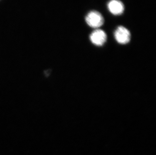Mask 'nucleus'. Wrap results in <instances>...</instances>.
Returning <instances> with one entry per match:
<instances>
[{"instance_id":"1","label":"nucleus","mask_w":156,"mask_h":155,"mask_svg":"<svg viewBox=\"0 0 156 155\" xmlns=\"http://www.w3.org/2000/svg\"><path fill=\"white\" fill-rule=\"evenodd\" d=\"M87 24L93 28H97L103 24L104 18L99 12L95 11L90 12L86 17Z\"/></svg>"},{"instance_id":"2","label":"nucleus","mask_w":156,"mask_h":155,"mask_svg":"<svg viewBox=\"0 0 156 155\" xmlns=\"http://www.w3.org/2000/svg\"><path fill=\"white\" fill-rule=\"evenodd\" d=\"M114 35L116 41L122 44L129 43L131 38L129 31L123 26L118 27L115 31Z\"/></svg>"},{"instance_id":"3","label":"nucleus","mask_w":156,"mask_h":155,"mask_svg":"<svg viewBox=\"0 0 156 155\" xmlns=\"http://www.w3.org/2000/svg\"><path fill=\"white\" fill-rule=\"evenodd\" d=\"M90 40L91 43L96 46H103L107 40V35L102 30L97 29L90 34Z\"/></svg>"},{"instance_id":"4","label":"nucleus","mask_w":156,"mask_h":155,"mask_svg":"<svg viewBox=\"0 0 156 155\" xmlns=\"http://www.w3.org/2000/svg\"><path fill=\"white\" fill-rule=\"evenodd\" d=\"M108 8L109 11L115 15H120L124 10L123 4L119 0H111L108 3Z\"/></svg>"}]
</instances>
